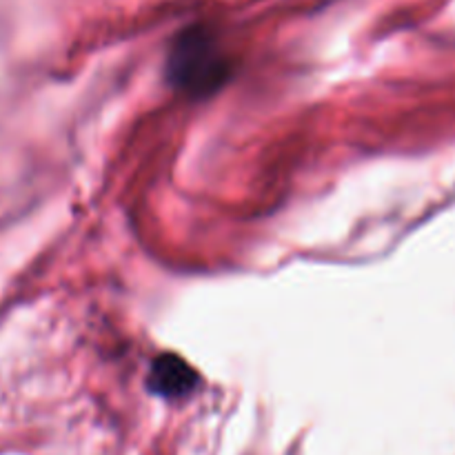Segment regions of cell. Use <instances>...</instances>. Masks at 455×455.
I'll use <instances>...</instances> for the list:
<instances>
[{"instance_id":"6da1fadb","label":"cell","mask_w":455,"mask_h":455,"mask_svg":"<svg viewBox=\"0 0 455 455\" xmlns=\"http://www.w3.org/2000/svg\"><path fill=\"white\" fill-rule=\"evenodd\" d=\"M229 71L225 52L204 29H189L176 40L169 58V74L176 87L191 96H207L220 87Z\"/></svg>"},{"instance_id":"7a4b0ae2","label":"cell","mask_w":455,"mask_h":455,"mask_svg":"<svg viewBox=\"0 0 455 455\" xmlns=\"http://www.w3.org/2000/svg\"><path fill=\"white\" fill-rule=\"evenodd\" d=\"M151 389L167 398H180L196 387V373L178 355H160L151 367Z\"/></svg>"}]
</instances>
